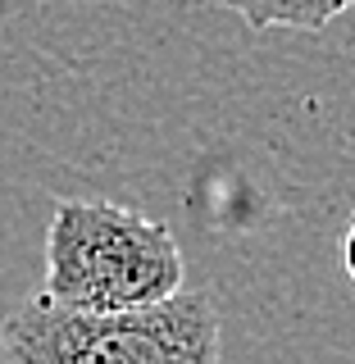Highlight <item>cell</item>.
I'll use <instances>...</instances> for the list:
<instances>
[{
	"mask_svg": "<svg viewBox=\"0 0 355 364\" xmlns=\"http://www.w3.org/2000/svg\"><path fill=\"white\" fill-rule=\"evenodd\" d=\"M0 364H219V305L174 291L137 310H73L37 291L0 323Z\"/></svg>",
	"mask_w": 355,
	"mask_h": 364,
	"instance_id": "obj_1",
	"label": "cell"
},
{
	"mask_svg": "<svg viewBox=\"0 0 355 364\" xmlns=\"http://www.w3.org/2000/svg\"><path fill=\"white\" fill-rule=\"evenodd\" d=\"M178 237L169 223L110 200H60L46 228L41 296L73 310H137L182 291Z\"/></svg>",
	"mask_w": 355,
	"mask_h": 364,
	"instance_id": "obj_2",
	"label": "cell"
},
{
	"mask_svg": "<svg viewBox=\"0 0 355 364\" xmlns=\"http://www.w3.org/2000/svg\"><path fill=\"white\" fill-rule=\"evenodd\" d=\"M250 32L269 28H292V32H319L328 28L341 9H351L355 0H223Z\"/></svg>",
	"mask_w": 355,
	"mask_h": 364,
	"instance_id": "obj_3",
	"label": "cell"
},
{
	"mask_svg": "<svg viewBox=\"0 0 355 364\" xmlns=\"http://www.w3.org/2000/svg\"><path fill=\"white\" fill-rule=\"evenodd\" d=\"M341 269H346V278L355 282V219L346 223V237H341Z\"/></svg>",
	"mask_w": 355,
	"mask_h": 364,
	"instance_id": "obj_4",
	"label": "cell"
}]
</instances>
